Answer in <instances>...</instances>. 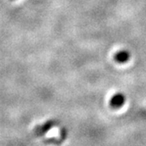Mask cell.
Here are the masks:
<instances>
[{"instance_id":"6da1fadb","label":"cell","mask_w":146,"mask_h":146,"mask_svg":"<svg viewBox=\"0 0 146 146\" xmlns=\"http://www.w3.org/2000/svg\"><path fill=\"white\" fill-rule=\"evenodd\" d=\"M130 58V53L126 49H121L116 52L113 56V60L118 64H125Z\"/></svg>"},{"instance_id":"7a4b0ae2","label":"cell","mask_w":146,"mask_h":146,"mask_svg":"<svg viewBox=\"0 0 146 146\" xmlns=\"http://www.w3.org/2000/svg\"><path fill=\"white\" fill-rule=\"evenodd\" d=\"M125 101V97L123 94L121 93H117L116 95H114L113 98H112V100H111V104L112 106L115 107V108H119L121 106H122V104L124 103Z\"/></svg>"}]
</instances>
